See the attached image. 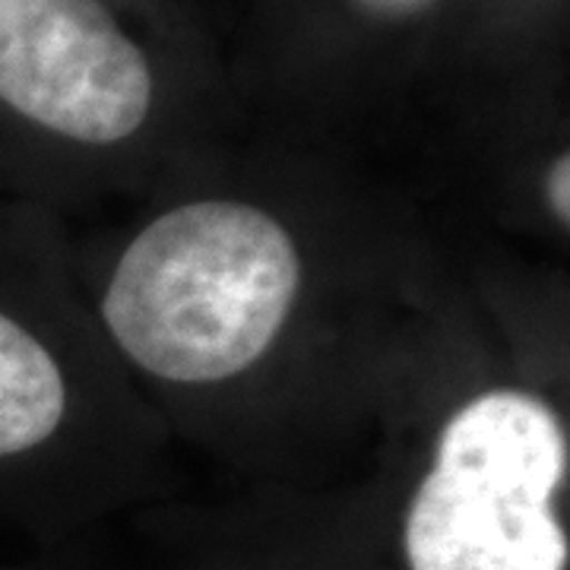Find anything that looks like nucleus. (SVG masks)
Wrapping results in <instances>:
<instances>
[{
    "instance_id": "nucleus-1",
    "label": "nucleus",
    "mask_w": 570,
    "mask_h": 570,
    "mask_svg": "<svg viewBox=\"0 0 570 570\" xmlns=\"http://www.w3.org/2000/svg\"><path fill=\"white\" fill-rule=\"evenodd\" d=\"M295 225L245 197H194L127 238L99 295L105 336L142 377L181 390L247 381L305 311Z\"/></svg>"
},
{
    "instance_id": "nucleus-2",
    "label": "nucleus",
    "mask_w": 570,
    "mask_h": 570,
    "mask_svg": "<svg viewBox=\"0 0 570 570\" xmlns=\"http://www.w3.org/2000/svg\"><path fill=\"white\" fill-rule=\"evenodd\" d=\"M570 431L532 384L469 390L438 422L403 510L409 570H568Z\"/></svg>"
},
{
    "instance_id": "nucleus-3",
    "label": "nucleus",
    "mask_w": 570,
    "mask_h": 570,
    "mask_svg": "<svg viewBox=\"0 0 570 570\" xmlns=\"http://www.w3.org/2000/svg\"><path fill=\"white\" fill-rule=\"evenodd\" d=\"M0 105L82 146H115L153 108V70L99 0H0Z\"/></svg>"
},
{
    "instance_id": "nucleus-4",
    "label": "nucleus",
    "mask_w": 570,
    "mask_h": 570,
    "mask_svg": "<svg viewBox=\"0 0 570 570\" xmlns=\"http://www.w3.org/2000/svg\"><path fill=\"white\" fill-rule=\"evenodd\" d=\"M39 247L17 204H0V498L63 444L77 390L41 295Z\"/></svg>"
},
{
    "instance_id": "nucleus-5",
    "label": "nucleus",
    "mask_w": 570,
    "mask_h": 570,
    "mask_svg": "<svg viewBox=\"0 0 570 570\" xmlns=\"http://www.w3.org/2000/svg\"><path fill=\"white\" fill-rule=\"evenodd\" d=\"M542 209L554 232L568 235L570 228V156L554 153L542 175Z\"/></svg>"
},
{
    "instance_id": "nucleus-6",
    "label": "nucleus",
    "mask_w": 570,
    "mask_h": 570,
    "mask_svg": "<svg viewBox=\"0 0 570 570\" xmlns=\"http://www.w3.org/2000/svg\"><path fill=\"white\" fill-rule=\"evenodd\" d=\"M358 10H365L367 17L384 22H403L425 13L428 7H434V0H355Z\"/></svg>"
}]
</instances>
